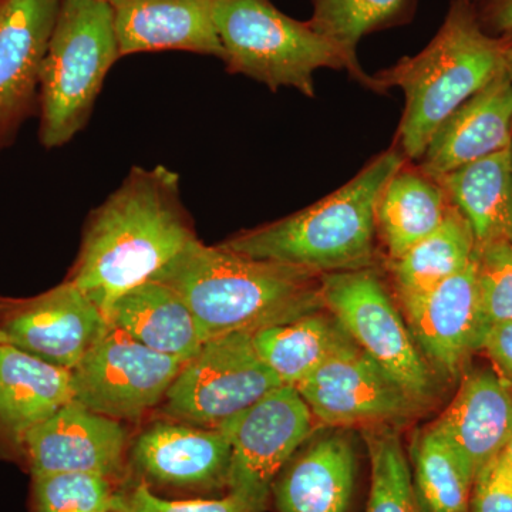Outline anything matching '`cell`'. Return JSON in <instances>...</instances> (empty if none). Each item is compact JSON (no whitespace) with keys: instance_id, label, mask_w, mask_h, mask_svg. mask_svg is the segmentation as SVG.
I'll use <instances>...</instances> for the list:
<instances>
[{"instance_id":"cell-1","label":"cell","mask_w":512,"mask_h":512,"mask_svg":"<svg viewBox=\"0 0 512 512\" xmlns=\"http://www.w3.org/2000/svg\"><path fill=\"white\" fill-rule=\"evenodd\" d=\"M197 238L178 174L164 165L136 167L89 215L67 281L106 312Z\"/></svg>"},{"instance_id":"cell-2","label":"cell","mask_w":512,"mask_h":512,"mask_svg":"<svg viewBox=\"0 0 512 512\" xmlns=\"http://www.w3.org/2000/svg\"><path fill=\"white\" fill-rule=\"evenodd\" d=\"M150 281L170 286L208 339L254 333L325 308L320 275L195 239Z\"/></svg>"},{"instance_id":"cell-3","label":"cell","mask_w":512,"mask_h":512,"mask_svg":"<svg viewBox=\"0 0 512 512\" xmlns=\"http://www.w3.org/2000/svg\"><path fill=\"white\" fill-rule=\"evenodd\" d=\"M406 160L400 148H390L373 158L348 184L311 207L239 232L220 245L249 258L318 275L372 268L377 200Z\"/></svg>"},{"instance_id":"cell-4","label":"cell","mask_w":512,"mask_h":512,"mask_svg":"<svg viewBox=\"0 0 512 512\" xmlns=\"http://www.w3.org/2000/svg\"><path fill=\"white\" fill-rule=\"evenodd\" d=\"M510 43L485 32L470 0H454L429 45L373 76L379 92L406 96L397 136L406 158L420 160L441 124L504 72Z\"/></svg>"},{"instance_id":"cell-5","label":"cell","mask_w":512,"mask_h":512,"mask_svg":"<svg viewBox=\"0 0 512 512\" xmlns=\"http://www.w3.org/2000/svg\"><path fill=\"white\" fill-rule=\"evenodd\" d=\"M214 23L228 72L251 77L272 92L293 87L313 97V74L319 69L348 70L357 82L379 92L376 80L338 45L269 0H214Z\"/></svg>"},{"instance_id":"cell-6","label":"cell","mask_w":512,"mask_h":512,"mask_svg":"<svg viewBox=\"0 0 512 512\" xmlns=\"http://www.w3.org/2000/svg\"><path fill=\"white\" fill-rule=\"evenodd\" d=\"M120 59L106 0H60L40 70V141L62 147L92 116L107 73Z\"/></svg>"},{"instance_id":"cell-7","label":"cell","mask_w":512,"mask_h":512,"mask_svg":"<svg viewBox=\"0 0 512 512\" xmlns=\"http://www.w3.org/2000/svg\"><path fill=\"white\" fill-rule=\"evenodd\" d=\"M323 306L353 342L427 406L437 393L436 370L423 356L375 269L320 275Z\"/></svg>"},{"instance_id":"cell-8","label":"cell","mask_w":512,"mask_h":512,"mask_svg":"<svg viewBox=\"0 0 512 512\" xmlns=\"http://www.w3.org/2000/svg\"><path fill=\"white\" fill-rule=\"evenodd\" d=\"M284 386L258 355L252 333L208 339L165 394L163 413L191 426L220 429L276 387Z\"/></svg>"},{"instance_id":"cell-9","label":"cell","mask_w":512,"mask_h":512,"mask_svg":"<svg viewBox=\"0 0 512 512\" xmlns=\"http://www.w3.org/2000/svg\"><path fill=\"white\" fill-rule=\"evenodd\" d=\"M231 440L228 494L265 512L279 471L316 430V419L298 390L279 386L220 427Z\"/></svg>"},{"instance_id":"cell-10","label":"cell","mask_w":512,"mask_h":512,"mask_svg":"<svg viewBox=\"0 0 512 512\" xmlns=\"http://www.w3.org/2000/svg\"><path fill=\"white\" fill-rule=\"evenodd\" d=\"M185 363L148 349L107 323L72 370L73 400L110 419H138L164 402Z\"/></svg>"},{"instance_id":"cell-11","label":"cell","mask_w":512,"mask_h":512,"mask_svg":"<svg viewBox=\"0 0 512 512\" xmlns=\"http://www.w3.org/2000/svg\"><path fill=\"white\" fill-rule=\"evenodd\" d=\"M329 429H380L412 419L423 406L359 346L330 357L295 387Z\"/></svg>"},{"instance_id":"cell-12","label":"cell","mask_w":512,"mask_h":512,"mask_svg":"<svg viewBox=\"0 0 512 512\" xmlns=\"http://www.w3.org/2000/svg\"><path fill=\"white\" fill-rule=\"evenodd\" d=\"M107 318L76 285L63 282L28 299H0V330L9 345L73 370L100 338Z\"/></svg>"},{"instance_id":"cell-13","label":"cell","mask_w":512,"mask_h":512,"mask_svg":"<svg viewBox=\"0 0 512 512\" xmlns=\"http://www.w3.org/2000/svg\"><path fill=\"white\" fill-rule=\"evenodd\" d=\"M127 431L121 421L67 403L33 429L25 440L30 476L93 473L116 477L123 467Z\"/></svg>"},{"instance_id":"cell-14","label":"cell","mask_w":512,"mask_h":512,"mask_svg":"<svg viewBox=\"0 0 512 512\" xmlns=\"http://www.w3.org/2000/svg\"><path fill=\"white\" fill-rule=\"evenodd\" d=\"M402 306L417 346L436 372L458 375L468 356L481 349L487 329L478 302L476 259L433 291Z\"/></svg>"},{"instance_id":"cell-15","label":"cell","mask_w":512,"mask_h":512,"mask_svg":"<svg viewBox=\"0 0 512 512\" xmlns=\"http://www.w3.org/2000/svg\"><path fill=\"white\" fill-rule=\"evenodd\" d=\"M131 456L151 483L181 490H228L232 446L222 429L157 421L138 436Z\"/></svg>"},{"instance_id":"cell-16","label":"cell","mask_w":512,"mask_h":512,"mask_svg":"<svg viewBox=\"0 0 512 512\" xmlns=\"http://www.w3.org/2000/svg\"><path fill=\"white\" fill-rule=\"evenodd\" d=\"M430 427L446 441L474 483L511 439L512 384L493 370L470 373Z\"/></svg>"},{"instance_id":"cell-17","label":"cell","mask_w":512,"mask_h":512,"mask_svg":"<svg viewBox=\"0 0 512 512\" xmlns=\"http://www.w3.org/2000/svg\"><path fill=\"white\" fill-rule=\"evenodd\" d=\"M60 0H5L0 6V140L28 116Z\"/></svg>"},{"instance_id":"cell-18","label":"cell","mask_w":512,"mask_h":512,"mask_svg":"<svg viewBox=\"0 0 512 512\" xmlns=\"http://www.w3.org/2000/svg\"><path fill=\"white\" fill-rule=\"evenodd\" d=\"M357 474L352 437L343 431L312 434L279 471L271 498L278 512H350Z\"/></svg>"},{"instance_id":"cell-19","label":"cell","mask_w":512,"mask_h":512,"mask_svg":"<svg viewBox=\"0 0 512 512\" xmlns=\"http://www.w3.org/2000/svg\"><path fill=\"white\" fill-rule=\"evenodd\" d=\"M120 57L184 50L224 57L214 0H109Z\"/></svg>"},{"instance_id":"cell-20","label":"cell","mask_w":512,"mask_h":512,"mask_svg":"<svg viewBox=\"0 0 512 512\" xmlns=\"http://www.w3.org/2000/svg\"><path fill=\"white\" fill-rule=\"evenodd\" d=\"M512 146V84L505 70L436 131L420 160L433 180Z\"/></svg>"},{"instance_id":"cell-21","label":"cell","mask_w":512,"mask_h":512,"mask_svg":"<svg viewBox=\"0 0 512 512\" xmlns=\"http://www.w3.org/2000/svg\"><path fill=\"white\" fill-rule=\"evenodd\" d=\"M74 399L72 370L0 345V451L25 458L33 429Z\"/></svg>"},{"instance_id":"cell-22","label":"cell","mask_w":512,"mask_h":512,"mask_svg":"<svg viewBox=\"0 0 512 512\" xmlns=\"http://www.w3.org/2000/svg\"><path fill=\"white\" fill-rule=\"evenodd\" d=\"M104 315L110 325L141 345L183 362L197 355L208 340L183 298L156 281L124 292Z\"/></svg>"},{"instance_id":"cell-23","label":"cell","mask_w":512,"mask_h":512,"mask_svg":"<svg viewBox=\"0 0 512 512\" xmlns=\"http://www.w3.org/2000/svg\"><path fill=\"white\" fill-rule=\"evenodd\" d=\"M437 181L470 224L476 248L512 244V146Z\"/></svg>"},{"instance_id":"cell-24","label":"cell","mask_w":512,"mask_h":512,"mask_svg":"<svg viewBox=\"0 0 512 512\" xmlns=\"http://www.w3.org/2000/svg\"><path fill=\"white\" fill-rule=\"evenodd\" d=\"M258 355L285 386L296 387L356 343L325 308L252 333Z\"/></svg>"},{"instance_id":"cell-25","label":"cell","mask_w":512,"mask_h":512,"mask_svg":"<svg viewBox=\"0 0 512 512\" xmlns=\"http://www.w3.org/2000/svg\"><path fill=\"white\" fill-rule=\"evenodd\" d=\"M450 198L439 181L414 168H400L384 185L376 204V231L389 261L399 258L440 227Z\"/></svg>"},{"instance_id":"cell-26","label":"cell","mask_w":512,"mask_h":512,"mask_svg":"<svg viewBox=\"0 0 512 512\" xmlns=\"http://www.w3.org/2000/svg\"><path fill=\"white\" fill-rule=\"evenodd\" d=\"M474 252L476 241L470 224L451 204L436 231L390 261L400 303L421 298L463 271L473 261Z\"/></svg>"},{"instance_id":"cell-27","label":"cell","mask_w":512,"mask_h":512,"mask_svg":"<svg viewBox=\"0 0 512 512\" xmlns=\"http://www.w3.org/2000/svg\"><path fill=\"white\" fill-rule=\"evenodd\" d=\"M410 454L414 490L423 512H470L473 481L436 431L431 427L420 431Z\"/></svg>"},{"instance_id":"cell-28","label":"cell","mask_w":512,"mask_h":512,"mask_svg":"<svg viewBox=\"0 0 512 512\" xmlns=\"http://www.w3.org/2000/svg\"><path fill=\"white\" fill-rule=\"evenodd\" d=\"M417 0H312V29L332 40L353 63L363 36L412 19Z\"/></svg>"},{"instance_id":"cell-29","label":"cell","mask_w":512,"mask_h":512,"mask_svg":"<svg viewBox=\"0 0 512 512\" xmlns=\"http://www.w3.org/2000/svg\"><path fill=\"white\" fill-rule=\"evenodd\" d=\"M365 433L370 460L366 512H423L399 434L393 427L369 429Z\"/></svg>"},{"instance_id":"cell-30","label":"cell","mask_w":512,"mask_h":512,"mask_svg":"<svg viewBox=\"0 0 512 512\" xmlns=\"http://www.w3.org/2000/svg\"><path fill=\"white\" fill-rule=\"evenodd\" d=\"M110 478L93 473H53L32 477L30 512H111Z\"/></svg>"},{"instance_id":"cell-31","label":"cell","mask_w":512,"mask_h":512,"mask_svg":"<svg viewBox=\"0 0 512 512\" xmlns=\"http://www.w3.org/2000/svg\"><path fill=\"white\" fill-rule=\"evenodd\" d=\"M478 302L485 329L512 322V244L494 242L476 248Z\"/></svg>"},{"instance_id":"cell-32","label":"cell","mask_w":512,"mask_h":512,"mask_svg":"<svg viewBox=\"0 0 512 512\" xmlns=\"http://www.w3.org/2000/svg\"><path fill=\"white\" fill-rule=\"evenodd\" d=\"M111 512H256L228 494L218 500L170 501L157 497L146 483L137 484L126 493H114Z\"/></svg>"},{"instance_id":"cell-33","label":"cell","mask_w":512,"mask_h":512,"mask_svg":"<svg viewBox=\"0 0 512 512\" xmlns=\"http://www.w3.org/2000/svg\"><path fill=\"white\" fill-rule=\"evenodd\" d=\"M470 512H512V474L503 454L477 474L471 488Z\"/></svg>"},{"instance_id":"cell-34","label":"cell","mask_w":512,"mask_h":512,"mask_svg":"<svg viewBox=\"0 0 512 512\" xmlns=\"http://www.w3.org/2000/svg\"><path fill=\"white\" fill-rule=\"evenodd\" d=\"M484 349L500 370V375L512 384V322L495 323L485 332Z\"/></svg>"},{"instance_id":"cell-35","label":"cell","mask_w":512,"mask_h":512,"mask_svg":"<svg viewBox=\"0 0 512 512\" xmlns=\"http://www.w3.org/2000/svg\"><path fill=\"white\" fill-rule=\"evenodd\" d=\"M478 20L490 35L512 33V0H487L483 15L478 16Z\"/></svg>"},{"instance_id":"cell-36","label":"cell","mask_w":512,"mask_h":512,"mask_svg":"<svg viewBox=\"0 0 512 512\" xmlns=\"http://www.w3.org/2000/svg\"><path fill=\"white\" fill-rule=\"evenodd\" d=\"M505 74L512 84V40L510 46H508L507 53H505Z\"/></svg>"},{"instance_id":"cell-37","label":"cell","mask_w":512,"mask_h":512,"mask_svg":"<svg viewBox=\"0 0 512 512\" xmlns=\"http://www.w3.org/2000/svg\"><path fill=\"white\" fill-rule=\"evenodd\" d=\"M501 454H503L505 461H507L508 468H510L512 474V436L510 441H508L507 446H505L503 453Z\"/></svg>"},{"instance_id":"cell-38","label":"cell","mask_w":512,"mask_h":512,"mask_svg":"<svg viewBox=\"0 0 512 512\" xmlns=\"http://www.w3.org/2000/svg\"><path fill=\"white\" fill-rule=\"evenodd\" d=\"M5 343H8V340H6V336L3 335L2 330H0V345H5Z\"/></svg>"},{"instance_id":"cell-39","label":"cell","mask_w":512,"mask_h":512,"mask_svg":"<svg viewBox=\"0 0 512 512\" xmlns=\"http://www.w3.org/2000/svg\"><path fill=\"white\" fill-rule=\"evenodd\" d=\"M3 2H5V0H0V6L3 5Z\"/></svg>"},{"instance_id":"cell-40","label":"cell","mask_w":512,"mask_h":512,"mask_svg":"<svg viewBox=\"0 0 512 512\" xmlns=\"http://www.w3.org/2000/svg\"><path fill=\"white\" fill-rule=\"evenodd\" d=\"M106 2H109V0H106Z\"/></svg>"}]
</instances>
